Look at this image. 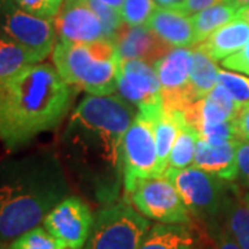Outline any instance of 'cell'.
I'll return each instance as SVG.
<instances>
[{
    "instance_id": "obj_14",
    "label": "cell",
    "mask_w": 249,
    "mask_h": 249,
    "mask_svg": "<svg viewBox=\"0 0 249 249\" xmlns=\"http://www.w3.org/2000/svg\"><path fill=\"white\" fill-rule=\"evenodd\" d=\"M121 60H142L155 64L172 49L147 25L130 27L124 24L112 39Z\"/></svg>"
},
{
    "instance_id": "obj_11",
    "label": "cell",
    "mask_w": 249,
    "mask_h": 249,
    "mask_svg": "<svg viewBox=\"0 0 249 249\" xmlns=\"http://www.w3.org/2000/svg\"><path fill=\"white\" fill-rule=\"evenodd\" d=\"M116 93L139 111L162 106L160 85L154 65L142 60H121L116 73Z\"/></svg>"
},
{
    "instance_id": "obj_26",
    "label": "cell",
    "mask_w": 249,
    "mask_h": 249,
    "mask_svg": "<svg viewBox=\"0 0 249 249\" xmlns=\"http://www.w3.org/2000/svg\"><path fill=\"white\" fill-rule=\"evenodd\" d=\"M9 249H72L65 242L54 237L46 227L36 226L22 232L9 244Z\"/></svg>"
},
{
    "instance_id": "obj_39",
    "label": "cell",
    "mask_w": 249,
    "mask_h": 249,
    "mask_svg": "<svg viewBox=\"0 0 249 249\" xmlns=\"http://www.w3.org/2000/svg\"><path fill=\"white\" fill-rule=\"evenodd\" d=\"M237 17L242 18V19H245L247 22L249 24V6H244V7H240L238 10V14H237Z\"/></svg>"
},
{
    "instance_id": "obj_8",
    "label": "cell",
    "mask_w": 249,
    "mask_h": 249,
    "mask_svg": "<svg viewBox=\"0 0 249 249\" xmlns=\"http://www.w3.org/2000/svg\"><path fill=\"white\" fill-rule=\"evenodd\" d=\"M126 191L134 208L147 219L166 224L190 223V209L165 175L139 178Z\"/></svg>"
},
{
    "instance_id": "obj_6",
    "label": "cell",
    "mask_w": 249,
    "mask_h": 249,
    "mask_svg": "<svg viewBox=\"0 0 249 249\" xmlns=\"http://www.w3.org/2000/svg\"><path fill=\"white\" fill-rule=\"evenodd\" d=\"M163 106L139 111L122 140V169L124 190L139 178L160 176L154 119Z\"/></svg>"
},
{
    "instance_id": "obj_27",
    "label": "cell",
    "mask_w": 249,
    "mask_h": 249,
    "mask_svg": "<svg viewBox=\"0 0 249 249\" xmlns=\"http://www.w3.org/2000/svg\"><path fill=\"white\" fill-rule=\"evenodd\" d=\"M158 4L155 0H124L121 7V17L126 25H147Z\"/></svg>"
},
{
    "instance_id": "obj_29",
    "label": "cell",
    "mask_w": 249,
    "mask_h": 249,
    "mask_svg": "<svg viewBox=\"0 0 249 249\" xmlns=\"http://www.w3.org/2000/svg\"><path fill=\"white\" fill-rule=\"evenodd\" d=\"M88 1H89L91 9L96 11V14L101 21L104 31H106V37L112 40L115 37L116 32L124 25V21H122V17H121V11L108 6L103 1H98V0H88Z\"/></svg>"
},
{
    "instance_id": "obj_4",
    "label": "cell",
    "mask_w": 249,
    "mask_h": 249,
    "mask_svg": "<svg viewBox=\"0 0 249 249\" xmlns=\"http://www.w3.org/2000/svg\"><path fill=\"white\" fill-rule=\"evenodd\" d=\"M53 65L62 79L88 94L116 93L119 55L111 39L90 43L57 42L52 53Z\"/></svg>"
},
{
    "instance_id": "obj_5",
    "label": "cell",
    "mask_w": 249,
    "mask_h": 249,
    "mask_svg": "<svg viewBox=\"0 0 249 249\" xmlns=\"http://www.w3.org/2000/svg\"><path fill=\"white\" fill-rule=\"evenodd\" d=\"M151 226L148 219L127 202L101 209L83 249H137Z\"/></svg>"
},
{
    "instance_id": "obj_36",
    "label": "cell",
    "mask_w": 249,
    "mask_h": 249,
    "mask_svg": "<svg viewBox=\"0 0 249 249\" xmlns=\"http://www.w3.org/2000/svg\"><path fill=\"white\" fill-rule=\"evenodd\" d=\"M216 249H241L238 244L232 240L229 231L223 227L216 232Z\"/></svg>"
},
{
    "instance_id": "obj_20",
    "label": "cell",
    "mask_w": 249,
    "mask_h": 249,
    "mask_svg": "<svg viewBox=\"0 0 249 249\" xmlns=\"http://www.w3.org/2000/svg\"><path fill=\"white\" fill-rule=\"evenodd\" d=\"M193 50V67L190 71V78H188V85L186 90V107L193 104L194 101L199 98L205 97L211 90L213 89L217 83V76H219V68L204 50L196 45L191 47Z\"/></svg>"
},
{
    "instance_id": "obj_32",
    "label": "cell",
    "mask_w": 249,
    "mask_h": 249,
    "mask_svg": "<svg viewBox=\"0 0 249 249\" xmlns=\"http://www.w3.org/2000/svg\"><path fill=\"white\" fill-rule=\"evenodd\" d=\"M223 68L249 76V42L241 50L222 60Z\"/></svg>"
},
{
    "instance_id": "obj_7",
    "label": "cell",
    "mask_w": 249,
    "mask_h": 249,
    "mask_svg": "<svg viewBox=\"0 0 249 249\" xmlns=\"http://www.w3.org/2000/svg\"><path fill=\"white\" fill-rule=\"evenodd\" d=\"M163 175L175 184L187 208L196 217L214 222L222 216L229 193L227 181L193 165L183 169L168 168Z\"/></svg>"
},
{
    "instance_id": "obj_38",
    "label": "cell",
    "mask_w": 249,
    "mask_h": 249,
    "mask_svg": "<svg viewBox=\"0 0 249 249\" xmlns=\"http://www.w3.org/2000/svg\"><path fill=\"white\" fill-rule=\"evenodd\" d=\"M98 1H103V3H106L108 6H111V7L121 11V7H122L124 0H98Z\"/></svg>"
},
{
    "instance_id": "obj_33",
    "label": "cell",
    "mask_w": 249,
    "mask_h": 249,
    "mask_svg": "<svg viewBox=\"0 0 249 249\" xmlns=\"http://www.w3.org/2000/svg\"><path fill=\"white\" fill-rule=\"evenodd\" d=\"M237 169L241 183L249 188V142L240 140L237 145Z\"/></svg>"
},
{
    "instance_id": "obj_24",
    "label": "cell",
    "mask_w": 249,
    "mask_h": 249,
    "mask_svg": "<svg viewBox=\"0 0 249 249\" xmlns=\"http://www.w3.org/2000/svg\"><path fill=\"white\" fill-rule=\"evenodd\" d=\"M40 60L9 36L0 34V82Z\"/></svg>"
},
{
    "instance_id": "obj_13",
    "label": "cell",
    "mask_w": 249,
    "mask_h": 249,
    "mask_svg": "<svg viewBox=\"0 0 249 249\" xmlns=\"http://www.w3.org/2000/svg\"><path fill=\"white\" fill-rule=\"evenodd\" d=\"M60 42L90 43L106 37V31L88 0H65L54 18Z\"/></svg>"
},
{
    "instance_id": "obj_41",
    "label": "cell",
    "mask_w": 249,
    "mask_h": 249,
    "mask_svg": "<svg viewBox=\"0 0 249 249\" xmlns=\"http://www.w3.org/2000/svg\"><path fill=\"white\" fill-rule=\"evenodd\" d=\"M0 249H9V244H6V242L0 241Z\"/></svg>"
},
{
    "instance_id": "obj_18",
    "label": "cell",
    "mask_w": 249,
    "mask_h": 249,
    "mask_svg": "<svg viewBox=\"0 0 249 249\" xmlns=\"http://www.w3.org/2000/svg\"><path fill=\"white\" fill-rule=\"evenodd\" d=\"M249 42V24L237 17L216 29L204 42L196 43L213 61H222Z\"/></svg>"
},
{
    "instance_id": "obj_3",
    "label": "cell",
    "mask_w": 249,
    "mask_h": 249,
    "mask_svg": "<svg viewBox=\"0 0 249 249\" xmlns=\"http://www.w3.org/2000/svg\"><path fill=\"white\" fill-rule=\"evenodd\" d=\"M70 194L61 160L53 150H36L0 162V241L10 244L40 226Z\"/></svg>"
},
{
    "instance_id": "obj_25",
    "label": "cell",
    "mask_w": 249,
    "mask_h": 249,
    "mask_svg": "<svg viewBox=\"0 0 249 249\" xmlns=\"http://www.w3.org/2000/svg\"><path fill=\"white\" fill-rule=\"evenodd\" d=\"M198 139L199 134L196 127H193L191 124H187V121H184L176 136V140L173 142L168 168L183 169L187 166H191L196 157Z\"/></svg>"
},
{
    "instance_id": "obj_9",
    "label": "cell",
    "mask_w": 249,
    "mask_h": 249,
    "mask_svg": "<svg viewBox=\"0 0 249 249\" xmlns=\"http://www.w3.org/2000/svg\"><path fill=\"white\" fill-rule=\"evenodd\" d=\"M0 34L9 36L43 61L55 46L54 19L36 17L11 0H0Z\"/></svg>"
},
{
    "instance_id": "obj_16",
    "label": "cell",
    "mask_w": 249,
    "mask_h": 249,
    "mask_svg": "<svg viewBox=\"0 0 249 249\" xmlns=\"http://www.w3.org/2000/svg\"><path fill=\"white\" fill-rule=\"evenodd\" d=\"M240 140L213 144L198 139L193 166L205 170L227 183L238 178L237 169V145Z\"/></svg>"
},
{
    "instance_id": "obj_34",
    "label": "cell",
    "mask_w": 249,
    "mask_h": 249,
    "mask_svg": "<svg viewBox=\"0 0 249 249\" xmlns=\"http://www.w3.org/2000/svg\"><path fill=\"white\" fill-rule=\"evenodd\" d=\"M220 3H235V0H184L181 3V6L176 10L181 11L188 17H193L196 13L208 9V7H212L214 4H220Z\"/></svg>"
},
{
    "instance_id": "obj_35",
    "label": "cell",
    "mask_w": 249,
    "mask_h": 249,
    "mask_svg": "<svg viewBox=\"0 0 249 249\" xmlns=\"http://www.w3.org/2000/svg\"><path fill=\"white\" fill-rule=\"evenodd\" d=\"M234 124H235L238 139L249 142V104L240 108L238 115L234 119Z\"/></svg>"
},
{
    "instance_id": "obj_28",
    "label": "cell",
    "mask_w": 249,
    "mask_h": 249,
    "mask_svg": "<svg viewBox=\"0 0 249 249\" xmlns=\"http://www.w3.org/2000/svg\"><path fill=\"white\" fill-rule=\"evenodd\" d=\"M217 82L223 85L229 93L231 94L235 103L244 107L249 104V78L245 75H241L238 72L220 70Z\"/></svg>"
},
{
    "instance_id": "obj_15",
    "label": "cell",
    "mask_w": 249,
    "mask_h": 249,
    "mask_svg": "<svg viewBox=\"0 0 249 249\" xmlns=\"http://www.w3.org/2000/svg\"><path fill=\"white\" fill-rule=\"evenodd\" d=\"M240 108L229 90L217 82L205 97L194 101L181 112L184 114L187 124L198 130L206 124L234 121L238 115Z\"/></svg>"
},
{
    "instance_id": "obj_23",
    "label": "cell",
    "mask_w": 249,
    "mask_h": 249,
    "mask_svg": "<svg viewBox=\"0 0 249 249\" xmlns=\"http://www.w3.org/2000/svg\"><path fill=\"white\" fill-rule=\"evenodd\" d=\"M238 10H240V6L235 3H220L193 16L191 19H193V27H194L196 45L204 42L216 29L226 25L234 18H237Z\"/></svg>"
},
{
    "instance_id": "obj_30",
    "label": "cell",
    "mask_w": 249,
    "mask_h": 249,
    "mask_svg": "<svg viewBox=\"0 0 249 249\" xmlns=\"http://www.w3.org/2000/svg\"><path fill=\"white\" fill-rule=\"evenodd\" d=\"M196 132H198L201 139H204V140L209 142H213V144H220V142H231V140H240L234 121H227V122H222V124H206V126L199 127Z\"/></svg>"
},
{
    "instance_id": "obj_2",
    "label": "cell",
    "mask_w": 249,
    "mask_h": 249,
    "mask_svg": "<svg viewBox=\"0 0 249 249\" xmlns=\"http://www.w3.org/2000/svg\"><path fill=\"white\" fill-rule=\"evenodd\" d=\"M75 89L42 61L0 82V142L14 150L55 129L71 109Z\"/></svg>"
},
{
    "instance_id": "obj_1",
    "label": "cell",
    "mask_w": 249,
    "mask_h": 249,
    "mask_svg": "<svg viewBox=\"0 0 249 249\" xmlns=\"http://www.w3.org/2000/svg\"><path fill=\"white\" fill-rule=\"evenodd\" d=\"M139 109L118 93L88 94L68 119L61 137L64 160L82 178L108 180L124 178L122 140Z\"/></svg>"
},
{
    "instance_id": "obj_12",
    "label": "cell",
    "mask_w": 249,
    "mask_h": 249,
    "mask_svg": "<svg viewBox=\"0 0 249 249\" xmlns=\"http://www.w3.org/2000/svg\"><path fill=\"white\" fill-rule=\"evenodd\" d=\"M191 67V47H172L168 53L154 64L160 79L162 106L165 109H184V97Z\"/></svg>"
},
{
    "instance_id": "obj_10",
    "label": "cell",
    "mask_w": 249,
    "mask_h": 249,
    "mask_svg": "<svg viewBox=\"0 0 249 249\" xmlns=\"http://www.w3.org/2000/svg\"><path fill=\"white\" fill-rule=\"evenodd\" d=\"M94 223L93 212L82 198L65 196L46 214L42 224L46 230L72 249H83Z\"/></svg>"
},
{
    "instance_id": "obj_22",
    "label": "cell",
    "mask_w": 249,
    "mask_h": 249,
    "mask_svg": "<svg viewBox=\"0 0 249 249\" xmlns=\"http://www.w3.org/2000/svg\"><path fill=\"white\" fill-rule=\"evenodd\" d=\"M194 237L186 224L160 223L150 229L137 249H191Z\"/></svg>"
},
{
    "instance_id": "obj_40",
    "label": "cell",
    "mask_w": 249,
    "mask_h": 249,
    "mask_svg": "<svg viewBox=\"0 0 249 249\" xmlns=\"http://www.w3.org/2000/svg\"><path fill=\"white\" fill-rule=\"evenodd\" d=\"M235 3L240 6V7H244V6H249V0H235Z\"/></svg>"
},
{
    "instance_id": "obj_31",
    "label": "cell",
    "mask_w": 249,
    "mask_h": 249,
    "mask_svg": "<svg viewBox=\"0 0 249 249\" xmlns=\"http://www.w3.org/2000/svg\"><path fill=\"white\" fill-rule=\"evenodd\" d=\"M19 9L36 17L54 19L65 0H11Z\"/></svg>"
},
{
    "instance_id": "obj_21",
    "label": "cell",
    "mask_w": 249,
    "mask_h": 249,
    "mask_svg": "<svg viewBox=\"0 0 249 249\" xmlns=\"http://www.w3.org/2000/svg\"><path fill=\"white\" fill-rule=\"evenodd\" d=\"M184 121H186L184 114L178 109H165L162 107L155 115L154 133H155L160 175H163L165 170L168 169L173 142L176 140V136Z\"/></svg>"
},
{
    "instance_id": "obj_19",
    "label": "cell",
    "mask_w": 249,
    "mask_h": 249,
    "mask_svg": "<svg viewBox=\"0 0 249 249\" xmlns=\"http://www.w3.org/2000/svg\"><path fill=\"white\" fill-rule=\"evenodd\" d=\"M224 229L241 249H249V193H244L235 184L229 186L223 206Z\"/></svg>"
},
{
    "instance_id": "obj_17",
    "label": "cell",
    "mask_w": 249,
    "mask_h": 249,
    "mask_svg": "<svg viewBox=\"0 0 249 249\" xmlns=\"http://www.w3.org/2000/svg\"><path fill=\"white\" fill-rule=\"evenodd\" d=\"M147 27L172 47H190L196 45L193 19L176 9L157 7Z\"/></svg>"
},
{
    "instance_id": "obj_37",
    "label": "cell",
    "mask_w": 249,
    "mask_h": 249,
    "mask_svg": "<svg viewBox=\"0 0 249 249\" xmlns=\"http://www.w3.org/2000/svg\"><path fill=\"white\" fill-rule=\"evenodd\" d=\"M184 0H155V3L160 7H166V9H178L181 6Z\"/></svg>"
}]
</instances>
